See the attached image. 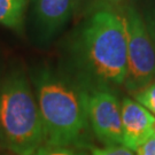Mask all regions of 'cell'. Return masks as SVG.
Masks as SVG:
<instances>
[{"label":"cell","instance_id":"cell-9","mask_svg":"<svg viewBox=\"0 0 155 155\" xmlns=\"http://www.w3.org/2000/svg\"><path fill=\"white\" fill-rule=\"evenodd\" d=\"M136 101L155 116V81L133 93Z\"/></svg>","mask_w":155,"mask_h":155},{"label":"cell","instance_id":"cell-2","mask_svg":"<svg viewBox=\"0 0 155 155\" xmlns=\"http://www.w3.org/2000/svg\"><path fill=\"white\" fill-rule=\"evenodd\" d=\"M36 100L41 116L45 145H78L90 127L89 92L64 76L44 70L35 79Z\"/></svg>","mask_w":155,"mask_h":155},{"label":"cell","instance_id":"cell-12","mask_svg":"<svg viewBox=\"0 0 155 155\" xmlns=\"http://www.w3.org/2000/svg\"><path fill=\"white\" fill-rule=\"evenodd\" d=\"M144 16V20L146 22L148 32L150 35V38L153 41L155 48V6L150 5V4H144L143 12H140Z\"/></svg>","mask_w":155,"mask_h":155},{"label":"cell","instance_id":"cell-10","mask_svg":"<svg viewBox=\"0 0 155 155\" xmlns=\"http://www.w3.org/2000/svg\"><path fill=\"white\" fill-rule=\"evenodd\" d=\"M33 155H87L84 152L74 150L68 147H59V146H48L43 145Z\"/></svg>","mask_w":155,"mask_h":155},{"label":"cell","instance_id":"cell-13","mask_svg":"<svg viewBox=\"0 0 155 155\" xmlns=\"http://www.w3.org/2000/svg\"><path fill=\"white\" fill-rule=\"evenodd\" d=\"M127 0H89L90 8L94 12L102 9H120Z\"/></svg>","mask_w":155,"mask_h":155},{"label":"cell","instance_id":"cell-5","mask_svg":"<svg viewBox=\"0 0 155 155\" xmlns=\"http://www.w3.org/2000/svg\"><path fill=\"white\" fill-rule=\"evenodd\" d=\"M87 116L94 136L105 146L123 145L122 104L108 89H93L87 97Z\"/></svg>","mask_w":155,"mask_h":155},{"label":"cell","instance_id":"cell-6","mask_svg":"<svg viewBox=\"0 0 155 155\" xmlns=\"http://www.w3.org/2000/svg\"><path fill=\"white\" fill-rule=\"evenodd\" d=\"M155 133V116L132 99L122 101L123 145L129 150H138Z\"/></svg>","mask_w":155,"mask_h":155},{"label":"cell","instance_id":"cell-8","mask_svg":"<svg viewBox=\"0 0 155 155\" xmlns=\"http://www.w3.org/2000/svg\"><path fill=\"white\" fill-rule=\"evenodd\" d=\"M28 0H0V24L18 29L23 23Z\"/></svg>","mask_w":155,"mask_h":155},{"label":"cell","instance_id":"cell-15","mask_svg":"<svg viewBox=\"0 0 155 155\" xmlns=\"http://www.w3.org/2000/svg\"><path fill=\"white\" fill-rule=\"evenodd\" d=\"M145 4H150V5L155 6V0H145Z\"/></svg>","mask_w":155,"mask_h":155},{"label":"cell","instance_id":"cell-7","mask_svg":"<svg viewBox=\"0 0 155 155\" xmlns=\"http://www.w3.org/2000/svg\"><path fill=\"white\" fill-rule=\"evenodd\" d=\"M81 0H35L33 11L39 27L47 33L63 27Z\"/></svg>","mask_w":155,"mask_h":155},{"label":"cell","instance_id":"cell-1","mask_svg":"<svg viewBox=\"0 0 155 155\" xmlns=\"http://www.w3.org/2000/svg\"><path fill=\"white\" fill-rule=\"evenodd\" d=\"M76 58L94 89L111 90L124 84L127 45L120 9H102L86 20L76 41Z\"/></svg>","mask_w":155,"mask_h":155},{"label":"cell","instance_id":"cell-4","mask_svg":"<svg viewBox=\"0 0 155 155\" xmlns=\"http://www.w3.org/2000/svg\"><path fill=\"white\" fill-rule=\"evenodd\" d=\"M120 11L125 24L127 71L124 85L130 93L155 81V48L144 16L134 5H123Z\"/></svg>","mask_w":155,"mask_h":155},{"label":"cell","instance_id":"cell-3","mask_svg":"<svg viewBox=\"0 0 155 155\" xmlns=\"http://www.w3.org/2000/svg\"><path fill=\"white\" fill-rule=\"evenodd\" d=\"M45 144L37 100L27 78L12 74L0 85V145L15 155H33Z\"/></svg>","mask_w":155,"mask_h":155},{"label":"cell","instance_id":"cell-14","mask_svg":"<svg viewBox=\"0 0 155 155\" xmlns=\"http://www.w3.org/2000/svg\"><path fill=\"white\" fill-rule=\"evenodd\" d=\"M137 155H155V133L136 150Z\"/></svg>","mask_w":155,"mask_h":155},{"label":"cell","instance_id":"cell-11","mask_svg":"<svg viewBox=\"0 0 155 155\" xmlns=\"http://www.w3.org/2000/svg\"><path fill=\"white\" fill-rule=\"evenodd\" d=\"M91 155H137L136 152L129 150L124 145H111L104 148L94 147L91 150Z\"/></svg>","mask_w":155,"mask_h":155}]
</instances>
